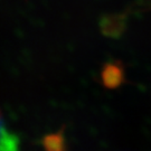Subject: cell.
Here are the masks:
<instances>
[{
	"label": "cell",
	"mask_w": 151,
	"mask_h": 151,
	"mask_svg": "<svg viewBox=\"0 0 151 151\" xmlns=\"http://www.w3.org/2000/svg\"><path fill=\"white\" fill-rule=\"evenodd\" d=\"M100 30L105 37L109 38H120L128 27V16L125 14H106L101 17Z\"/></svg>",
	"instance_id": "obj_1"
},
{
	"label": "cell",
	"mask_w": 151,
	"mask_h": 151,
	"mask_svg": "<svg viewBox=\"0 0 151 151\" xmlns=\"http://www.w3.org/2000/svg\"><path fill=\"white\" fill-rule=\"evenodd\" d=\"M102 83L106 88H116L121 86L125 80L124 67L121 62H108L103 66Z\"/></svg>",
	"instance_id": "obj_2"
},
{
	"label": "cell",
	"mask_w": 151,
	"mask_h": 151,
	"mask_svg": "<svg viewBox=\"0 0 151 151\" xmlns=\"http://www.w3.org/2000/svg\"><path fill=\"white\" fill-rule=\"evenodd\" d=\"M19 140L15 133L6 127L2 115L0 114V150H16Z\"/></svg>",
	"instance_id": "obj_3"
},
{
	"label": "cell",
	"mask_w": 151,
	"mask_h": 151,
	"mask_svg": "<svg viewBox=\"0 0 151 151\" xmlns=\"http://www.w3.org/2000/svg\"><path fill=\"white\" fill-rule=\"evenodd\" d=\"M44 146L48 150H63L65 148L64 135L62 132L47 135L44 139Z\"/></svg>",
	"instance_id": "obj_4"
}]
</instances>
